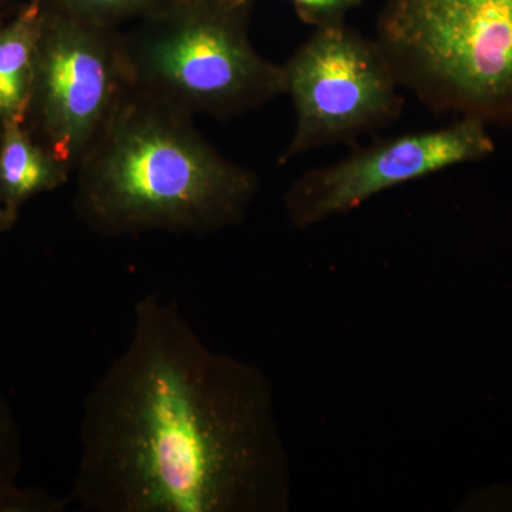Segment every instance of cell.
<instances>
[{"label": "cell", "mask_w": 512, "mask_h": 512, "mask_svg": "<svg viewBox=\"0 0 512 512\" xmlns=\"http://www.w3.org/2000/svg\"><path fill=\"white\" fill-rule=\"evenodd\" d=\"M288 2L295 9L298 18L315 29L346 23L349 13L363 5V0H288Z\"/></svg>", "instance_id": "cell-11"}, {"label": "cell", "mask_w": 512, "mask_h": 512, "mask_svg": "<svg viewBox=\"0 0 512 512\" xmlns=\"http://www.w3.org/2000/svg\"><path fill=\"white\" fill-rule=\"evenodd\" d=\"M282 72L295 130L281 164L320 148L356 146L402 116V86L389 56L346 23L313 30Z\"/></svg>", "instance_id": "cell-5"}, {"label": "cell", "mask_w": 512, "mask_h": 512, "mask_svg": "<svg viewBox=\"0 0 512 512\" xmlns=\"http://www.w3.org/2000/svg\"><path fill=\"white\" fill-rule=\"evenodd\" d=\"M43 18L45 3L32 0L0 28V123H25L35 83Z\"/></svg>", "instance_id": "cell-9"}, {"label": "cell", "mask_w": 512, "mask_h": 512, "mask_svg": "<svg viewBox=\"0 0 512 512\" xmlns=\"http://www.w3.org/2000/svg\"><path fill=\"white\" fill-rule=\"evenodd\" d=\"M72 171L22 121L0 123V210L3 231L12 227L26 201L66 183Z\"/></svg>", "instance_id": "cell-8"}, {"label": "cell", "mask_w": 512, "mask_h": 512, "mask_svg": "<svg viewBox=\"0 0 512 512\" xmlns=\"http://www.w3.org/2000/svg\"><path fill=\"white\" fill-rule=\"evenodd\" d=\"M74 208L104 237L205 235L244 220L258 175L222 156L192 116L131 90L76 170Z\"/></svg>", "instance_id": "cell-2"}, {"label": "cell", "mask_w": 512, "mask_h": 512, "mask_svg": "<svg viewBox=\"0 0 512 512\" xmlns=\"http://www.w3.org/2000/svg\"><path fill=\"white\" fill-rule=\"evenodd\" d=\"M3 25V12H2V5H0V28H2Z\"/></svg>", "instance_id": "cell-13"}, {"label": "cell", "mask_w": 512, "mask_h": 512, "mask_svg": "<svg viewBox=\"0 0 512 512\" xmlns=\"http://www.w3.org/2000/svg\"><path fill=\"white\" fill-rule=\"evenodd\" d=\"M255 0H173L121 33L131 90L194 117L227 120L285 94L282 64L249 37Z\"/></svg>", "instance_id": "cell-3"}, {"label": "cell", "mask_w": 512, "mask_h": 512, "mask_svg": "<svg viewBox=\"0 0 512 512\" xmlns=\"http://www.w3.org/2000/svg\"><path fill=\"white\" fill-rule=\"evenodd\" d=\"M376 39L434 113L512 124V0H386Z\"/></svg>", "instance_id": "cell-4"}, {"label": "cell", "mask_w": 512, "mask_h": 512, "mask_svg": "<svg viewBox=\"0 0 512 512\" xmlns=\"http://www.w3.org/2000/svg\"><path fill=\"white\" fill-rule=\"evenodd\" d=\"M130 92L121 33L45 3L25 120L32 136L76 173Z\"/></svg>", "instance_id": "cell-6"}, {"label": "cell", "mask_w": 512, "mask_h": 512, "mask_svg": "<svg viewBox=\"0 0 512 512\" xmlns=\"http://www.w3.org/2000/svg\"><path fill=\"white\" fill-rule=\"evenodd\" d=\"M9 439L10 429L8 417L5 416L2 406H0V468L3 466V457H5L6 450H8Z\"/></svg>", "instance_id": "cell-12"}, {"label": "cell", "mask_w": 512, "mask_h": 512, "mask_svg": "<svg viewBox=\"0 0 512 512\" xmlns=\"http://www.w3.org/2000/svg\"><path fill=\"white\" fill-rule=\"evenodd\" d=\"M46 5L70 13L76 18L116 29L128 20L146 19L173 0H43Z\"/></svg>", "instance_id": "cell-10"}, {"label": "cell", "mask_w": 512, "mask_h": 512, "mask_svg": "<svg viewBox=\"0 0 512 512\" xmlns=\"http://www.w3.org/2000/svg\"><path fill=\"white\" fill-rule=\"evenodd\" d=\"M488 124L458 117L448 126L377 138L336 163L306 171L286 191V214L298 228L348 214L384 191L494 154Z\"/></svg>", "instance_id": "cell-7"}, {"label": "cell", "mask_w": 512, "mask_h": 512, "mask_svg": "<svg viewBox=\"0 0 512 512\" xmlns=\"http://www.w3.org/2000/svg\"><path fill=\"white\" fill-rule=\"evenodd\" d=\"M74 498L99 512L284 507L286 460L268 380L208 348L147 298L127 348L84 406Z\"/></svg>", "instance_id": "cell-1"}, {"label": "cell", "mask_w": 512, "mask_h": 512, "mask_svg": "<svg viewBox=\"0 0 512 512\" xmlns=\"http://www.w3.org/2000/svg\"><path fill=\"white\" fill-rule=\"evenodd\" d=\"M0 231H3V218H2V210H0Z\"/></svg>", "instance_id": "cell-14"}]
</instances>
